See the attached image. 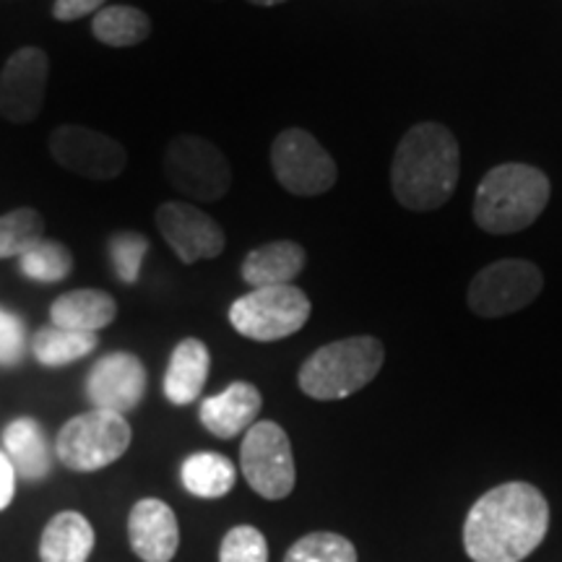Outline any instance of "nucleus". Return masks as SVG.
Returning <instances> with one entry per match:
<instances>
[{"label": "nucleus", "instance_id": "nucleus-1", "mask_svg": "<svg viewBox=\"0 0 562 562\" xmlns=\"http://www.w3.org/2000/svg\"><path fill=\"white\" fill-rule=\"evenodd\" d=\"M550 529L547 497L529 482H505L484 492L463 524V550L472 562H521Z\"/></svg>", "mask_w": 562, "mask_h": 562}, {"label": "nucleus", "instance_id": "nucleus-2", "mask_svg": "<svg viewBox=\"0 0 562 562\" xmlns=\"http://www.w3.org/2000/svg\"><path fill=\"white\" fill-rule=\"evenodd\" d=\"M459 175L461 149L453 133L440 123H417L393 151V199L409 211H435L451 201Z\"/></svg>", "mask_w": 562, "mask_h": 562}, {"label": "nucleus", "instance_id": "nucleus-3", "mask_svg": "<svg viewBox=\"0 0 562 562\" xmlns=\"http://www.w3.org/2000/svg\"><path fill=\"white\" fill-rule=\"evenodd\" d=\"M550 193V178L539 167L505 161L482 178L472 216L476 227L490 235H516L542 216Z\"/></svg>", "mask_w": 562, "mask_h": 562}, {"label": "nucleus", "instance_id": "nucleus-4", "mask_svg": "<svg viewBox=\"0 0 562 562\" xmlns=\"http://www.w3.org/2000/svg\"><path fill=\"white\" fill-rule=\"evenodd\" d=\"M383 360L385 349L375 336H349L326 344L302 362L300 391L315 402H339L375 381Z\"/></svg>", "mask_w": 562, "mask_h": 562}, {"label": "nucleus", "instance_id": "nucleus-5", "mask_svg": "<svg viewBox=\"0 0 562 562\" xmlns=\"http://www.w3.org/2000/svg\"><path fill=\"white\" fill-rule=\"evenodd\" d=\"M311 300L300 286H261L232 302L229 323L245 339L269 344L302 331V326L311 321Z\"/></svg>", "mask_w": 562, "mask_h": 562}, {"label": "nucleus", "instance_id": "nucleus-6", "mask_svg": "<svg viewBox=\"0 0 562 562\" xmlns=\"http://www.w3.org/2000/svg\"><path fill=\"white\" fill-rule=\"evenodd\" d=\"M131 438L125 414L91 409L63 425L55 453L70 472H100L128 451Z\"/></svg>", "mask_w": 562, "mask_h": 562}, {"label": "nucleus", "instance_id": "nucleus-7", "mask_svg": "<svg viewBox=\"0 0 562 562\" xmlns=\"http://www.w3.org/2000/svg\"><path fill=\"white\" fill-rule=\"evenodd\" d=\"M161 167L172 191L191 201L216 203L232 188L229 159L220 146L193 133H182L170 140Z\"/></svg>", "mask_w": 562, "mask_h": 562}, {"label": "nucleus", "instance_id": "nucleus-8", "mask_svg": "<svg viewBox=\"0 0 562 562\" xmlns=\"http://www.w3.org/2000/svg\"><path fill=\"white\" fill-rule=\"evenodd\" d=\"M544 290V273L524 258H503L474 273L469 284V311L480 318H505L529 307Z\"/></svg>", "mask_w": 562, "mask_h": 562}, {"label": "nucleus", "instance_id": "nucleus-9", "mask_svg": "<svg viewBox=\"0 0 562 562\" xmlns=\"http://www.w3.org/2000/svg\"><path fill=\"white\" fill-rule=\"evenodd\" d=\"M271 170L279 186L300 199L328 193L339 178L331 154L323 149L313 133L302 128H286L273 138Z\"/></svg>", "mask_w": 562, "mask_h": 562}, {"label": "nucleus", "instance_id": "nucleus-10", "mask_svg": "<svg viewBox=\"0 0 562 562\" xmlns=\"http://www.w3.org/2000/svg\"><path fill=\"white\" fill-rule=\"evenodd\" d=\"M243 476L266 501H284L292 495L297 472L290 435L271 419L256 422L240 446Z\"/></svg>", "mask_w": 562, "mask_h": 562}, {"label": "nucleus", "instance_id": "nucleus-11", "mask_svg": "<svg viewBox=\"0 0 562 562\" xmlns=\"http://www.w3.org/2000/svg\"><path fill=\"white\" fill-rule=\"evenodd\" d=\"M47 146L55 165L87 180L110 182L128 167V151L121 140L87 125H58Z\"/></svg>", "mask_w": 562, "mask_h": 562}, {"label": "nucleus", "instance_id": "nucleus-12", "mask_svg": "<svg viewBox=\"0 0 562 562\" xmlns=\"http://www.w3.org/2000/svg\"><path fill=\"white\" fill-rule=\"evenodd\" d=\"M159 235L186 266L222 256L227 235L222 224L188 201H167L154 214Z\"/></svg>", "mask_w": 562, "mask_h": 562}, {"label": "nucleus", "instance_id": "nucleus-13", "mask_svg": "<svg viewBox=\"0 0 562 562\" xmlns=\"http://www.w3.org/2000/svg\"><path fill=\"white\" fill-rule=\"evenodd\" d=\"M50 58L42 47H21L0 70V115L11 125H26L45 108Z\"/></svg>", "mask_w": 562, "mask_h": 562}, {"label": "nucleus", "instance_id": "nucleus-14", "mask_svg": "<svg viewBox=\"0 0 562 562\" xmlns=\"http://www.w3.org/2000/svg\"><path fill=\"white\" fill-rule=\"evenodd\" d=\"M146 393V368L131 351L102 357L87 378V396L94 409L125 414L136 409Z\"/></svg>", "mask_w": 562, "mask_h": 562}, {"label": "nucleus", "instance_id": "nucleus-15", "mask_svg": "<svg viewBox=\"0 0 562 562\" xmlns=\"http://www.w3.org/2000/svg\"><path fill=\"white\" fill-rule=\"evenodd\" d=\"M128 539L133 552L144 562H170L178 554L180 529L175 510L157 497H144L128 516Z\"/></svg>", "mask_w": 562, "mask_h": 562}, {"label": "nucleus", "instance_id": "nucleus-16", "mask_svg": "<svg viewBox=\"0 0 562 562\" xmlns=\"http://www.w3.org/2000/svg\"><path fill=\"white\" fill-rule=\"evenodd\" d=\"M263 398L261 391L252 383L237 381L224 389L216 396H209L201 404V425L214 435V438L232 440L237 435L248 432L258 422Z\"/></svg>", "mask_w": 562, "mask_h": 562}, {"label": "nucleus", "instance_id": "nucleus-17", "mask_svg": "<svg viewBox=\"0 0 562 562\" xmlns=\"http://www.w3.org/2000/svg\"><path fill=\"white\" fill-rule=\"evenodd\" d=\"M307 252L294 240H273L250 250L243 261V279L252 290L292 284L305 269Z\"/></svg>", "mask_w": 562, "mask_h": 562}, {"label": "nucleus", "instance_id": "nucleus-18", "mask_svg": "<svg viewBox=\"0 0 562 562\" xmlns=\"http://www.w3.org/2000/svg\"><path fill=\"white\" fill-rule=\"evenodd\" d=\"M3 448L13 472L26 482H40L50 474L53 453L45 427L32 417L13 419L3 432Z\"/></svg>", "mask_w": 562, "mask_h": 562}, {"label": "nucleus", "instance_id": "nucleus-19", "mask_svg": "<svg viewBox=\"0 0 562 562\" xmlns=\"http://www.w3.org/2000/svg\"><path fill=\"white\" fill-rule=\"evenodd\" d=\"M211 355L201 339H182L175 347L165 375V396L175 406H188L201 396L209 381Z\"/></svg>", "mask_w": 562, "mask_h": 562}, {"label": "nucleus", "instance_id": "nucleus-20", "mask_svg": "<svg viewBox=\"0 0 562 562\" xmlns=\"http://www.w3.org/2000/svg\"><path fill=\"white\" fill-rule=\"evenodd\" d=\"M117 318V302L102 290H74L60 294L50 307V323L70 331L97 334Z\"/></svg>", "mask_w": 562, "mask_h": 562}, {"label": "nucleus", "instance_id": "nucleus-21", "mask_svg": "<svg viewBox=\"0 0 562 562\" xmlns=\"http://www.w3.org/2000/svg\"><path fill=\"white\" fill-rule=\"evenodd\" d=\"M91 550H94V529L76 510L58 513L42 531V562H87Z\"/></svg>", "mask_w": 562, "mask_h": 562}, {"label": "nucleus", "instance_id": "nucleus-22", "mask_svg": "<svg viewBox=\"0 0 562 562\" xmlns=\"http://www.w3.org/2000/svg\"><path fill=\"white\" fill-rule=\"evenodd\" d=\"M182 487H186L191 495L203 497V501H216V497H224L232 492L237 482L235 463H232L227 456L214 453V451H201L188 456L182 461L180 469Z\"/></svg>", "mask_w": 562, "mask_h": 562}, {"label": "nucleus", "instance_id": "nucleus-23", "mask_svg": "<svg viewBox=\"0 0 562 562\" xmlns=\"http://www.w3.org/2000/svg\"><path fill=\"white\" fill-rule=\"evenodd\" d=\"M97 349V334L70 331L60 326H45L34 334L32 351L45 368H66V364L81 360Z\"/></svg>", "mask_w": 562, "mask_h": 562}, {"label": "nucleus", "instance_id": "nucleus-24", "mask_svg": "<svg viewBox=\"0 0 562 562\" xmlns=\"http://www.w3.org/2000/svg\"><path fill=\"white\" fill-rule=\"evenodd\" d=\"M91 32L102 45L133 47L149 40L151 21L144 11L133 9V5H108V9L94 13Z\"/></svg>", "mask_w": 562, "mask_h": 562}, {"label": "nucleus", "instance_id": "nucleus-25", "mask_svg": "<svg viewBox=\"0 0 562 562\" xmlns=\"http://www.w3.org/2000/svg\"><path fill=\"white\" fill-rule=\"evenodd\" d=\"M19 269L26 279L40 281V284H58L74 271V252L66 243L42 237L19 258Z\"/></svg>", "mask_w": 562, "mask_h": 562}, {"label": "nucleus", "instance_id": "nucleus-26", "mask_svg": "<svg viewBox=\"0 0 562 562\" xmlns=\"http://www.w3.org/2000/svg\"><path fill=\"white\" fill-rule=\"evenodd\" d=\"M45 237V220L37 209L21 206L0 216V261L21 258Z\"/></svg>", "mask_w": 562, "mask_h": 562}, {"label": "nucleus", "instance_id": "nucleus-27", "mask_svg": "<svg viewBox=\"0 0 562 562\" xmlns=\"http://www.w3.org/2000/svg\"><path fill=\"white\" fill-rule=\"evenodd\" d=\"M284 562H357V550L341 533L315 531L297 539Z\"/></svg>", "mask_w": 562, "mask_h": 562}, {"label": "nucleus", "instance_id": "nucleus-28", "mask_svg": "<svg viewBox=\"0 0 562 562\" xmlns=\"http://www.w3.org/2000/svg\"><path fill=\"white\" fill-rule=\"evenodd\" d=\"M108 252L115 277L123 284H136L140 277V266H144L146 252H149V237L133 229L112 232L108 240Z\"/></svg>", "mask_w": 562, "mask_h": 562}, {"label": "nucleus", "instance_id": "nucleus-29", "mask_svg": "<svg viewBox=\"0 0 562 562\" xmlns=\"http://www.w3.org/2000/svg\"><path fill=\"white\" fill-rule=\"evenodd\" d=\"M220 562H269V544L256 526H235L222 539Z\"/></svg>", "mask_w": 562, "mask_h": 562}, {"label": "nucleus", "instance_id": "nucleus-30", "mask_svg": "<svg viewBox=\"0 0 562 562\" xmlns=\"http://www.w3.org/2000/svg\"><path fill=\"white\" fill-rule=\"evenodd\" d=\"M26 349V323L21 315L0 307V364L13 368L24 360Z\"/></svg>", "mask_w": 562, "mask_h": 562}, {"label": "nucleus", "instance_id": "nucleus-31", "mask_svg": "<svg viewBox=\"0 0 562 562\" xmlns=\"http://www.w3.org/2000/svg\"><path fill=\"white\" fill-rule=\"evenodd\" d=\"M108 0H55L53 16L58 21H79L89 13L102 11Z\"/></svg>", "mask_w": 562, "mask_h": 562}, {"label": "nucleus", "instance_id": "nucleus-32", "mask_svg": "<svg viewBox=\"0 0 562 562\" xmlns=\"http://www.w3.org/2000/svg\"><path fill=\"white\" fill-rule=\"evenodd\" d=\"M16 492V472H13L9 456L0 451V510L9 508Z\"/></svg>", "mask_w": 562, "mask_h": 562}, {"label": "nucleus", "instance_id": "nucleus-33", "mask_svg": "<svg viewBox=\"0 0 562 562\" xmlns=\"http://www.w3.org/2000/svg\"><path fill=\"white\" fill-rule=\"evenodd\" d=\"M250 3H256V5H279V3H284V0H250Z\"/></svg>", "mask_w": 562, "mask_h": 562}]
</instances>
